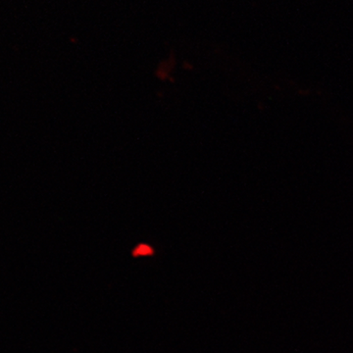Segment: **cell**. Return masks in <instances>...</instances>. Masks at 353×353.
<instances>
[{
  "label": "cell",
  "instance_id": "6da1fadb",
  "mask_svg": "<svg viewBox=\"0 0 353 353\" xmlns=\"http://www.w3.org/2000/svg\"><path fill=\"white\" fill-rule=\"evenodd\" d=\"M152 253V250H150V248H148V246L145 245H141L139 246L138 250H136V252H134V254H139V255H148Z\"/></svg>",
  "mask_w": 353,
  "mask_h": 353
}]
</instances>
